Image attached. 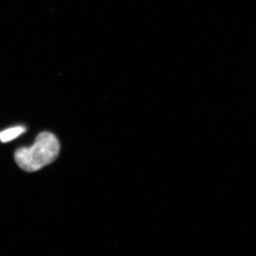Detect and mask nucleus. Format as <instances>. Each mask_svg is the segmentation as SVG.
Returning a JSON list of instances; mask_svg holds the SVG:
<instances>
[{
	"mask_svg": "<svg viewBox=\"0 0 256 256\" xmlns=\"http://www.w3.org/2000/svg\"><path fill=\"white\" fill-rule=\"evenodd\" d=\"M60 152V142L54 134L43 132L38 134L33 146L15 152L14 160L22 170L34 172L54 162Z\"/></svg>",
	"mask_w": 256,
	"mask_h": 256,
	"instance_id": "obj_1",
	"label": "nucleus"
},
{
	"mask_svg": "<svg viewBox=\"0 0 256 256\" xmlns=\"http://www.w3.org/2000/svg\"><path fill=\"white\" fill-rule=\"evenodd\" d=\"M25 131H26V128L22 126H16V127L4 130L2 132H0V141L2 142H10L21 136Z\"/></svg>",
	"mask_w": 256,
	"mask_h": 256,
	"instance_id": "obj_2",
	"label": "nucleus"
}]
</instances>
